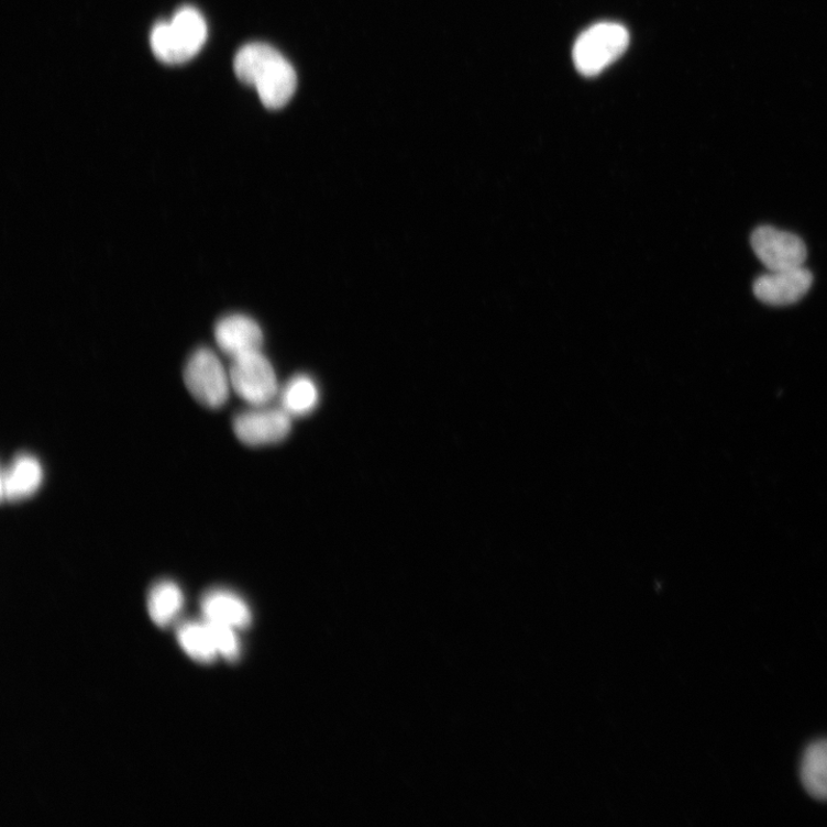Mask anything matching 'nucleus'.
I'll return each mask as SVG.
<instances>
[{"instance_id": "nucleus-11", "label": "nucleus", "mask_w": 827, "mask_h": 827, "mask_svg": "<svg viewBox=\"0 0 827 827\" xmlns=\"http://www.w3.org/2000/svg\"><path fill=\"white\" fill-rule=\"evenodd\" d=\"M201 610L207 619L218 620L235 629L251 625L249 606L235 593L227 589H211L201 599Z\"/></svg>"}, {"instance_id": "nucleus-4", "label": "nucleus", "mask_w": 827, "mask_h": 827, "mask_svg": "<svg viewBox=\"0 0 827 827\" xmlns=\"http://www.w3.org/2000/svg\"><path fill=\"white\" fill-rule=\"evenodd\" d=\"M185 382L192 397L202 406L216 409L228 401L230 375L210 349L200 348L191 354L185 368Z\"/></svg>"}, {"instance_id": "nucleus-6", "label": "nucleus", "mask_w": 827, "mask_h": 827, "mask_svg": "<svg viewBox=\"0 0 827 827\" xmlns=\"http://www.w3.org/2000/svg\"><path fill=\"white\" fill-rule=\"evenodd\" d=\"M751 245L759 261L768 271H784L804 267L807 246L792 232L771 225H761L753 231Z\"/></svg>"}, {"instance_id": "nucleus-2", "label": "nucleus", "mask_w": 827, "mask_h": 827, "mask_svg": "<svg viewBox=\"0 0 827 827\" xmlns=\"http://www.w3.org/2000/svg\"><path fill=\"white\" fill-rule=\"evenodd\" d=\"M207 38V24L201 13L189 7L179 9L169 22L154 25L150 43L155 57L169 65L192 59Z\"/></svg>"}, {"instance_id": "nucleus-10", "label": "nucleus", "mask_w": 827, "mask_h": 827, "mask_svg": "<svg viewBox=\"0 0 827 827\" xmlns=\"http://www.w3.org/2000/svg\"><path fill=\"white\" fill-rule=\"evenodd\" d=\"M43 467L32 454H19L2 470L0 495L3 501H18L37 493L43 482Z\"/></svg>"}, {"instance_id": "nucleus-16", "label": "nucleus", "mask_w": 827, "mask_h": 827, "mask_svg": "<svg viewBox=\"0 0 827 827\" xmlns=\"http://www.w3.org/2000/svg\"><path fill=\"white\" fill-rule=\"evenodd\" d=\"M205 625L210 631L218 653L228 661H236L241 650L240 641L234 631L235 628L207 618Z\"/></svg>"}, {"instance_id": "nucleus-9", "label": "nucleus", "mask_w": 827, "mask_h": 827, "mask_svg": "<svg viewBox=\"0 0 827 827\" xmlns=\"http://www.w3.org/2000/svg\"><path fill=\"white\" fill-rule=\"evenodd\" d=\"M214 334L220 350L232 359L261 351L264 343L261 326L244 315L222 318L216 326Z\"/></svg>"}, {"instance_id": "nucleus-1", "label": "nucleus", "mask_w": 827, "mask_h": 827, "mask_svg": "<svg viewBox=\"0 0 827 827\" xmlns=\"http://www.w3.org/2000/svg\"><path fill=\"white\" fill-rule=\"evenodd\" d=\"M239 79L256 89L264 106L279 110L287 106L297 89V74L279 52L265 43L243 46L234 60Z\"/></svg>"}, {"instance_id": "nucleus-15", "label": "nucleus", "mask_w": 827, "mask_h": 827, "mask_svg": "<svg viewBox=\"0 0 827 827\" xmlns=\"http://www.w3.org/2000/svg\"><path fill=\"white\" fill-rule=\"evenodd\" d=\"M177 639L186 653L200 663H212L219 654L205 622H187L177 630Z\"/></svg>"}, {"instance_id": "nucleus-14", "label": "nucleus", "mask_w": 827, "mask_h": 827, "mask_svg": "<svg viewBox=\"0 0 827 827\" xmlns=\"http://www.w3.org/2000/svg\"><path fill=\"white\" fill-rule=\"evenodd\" d=\"M801 781L811 796L827 801V740L807 748L801 763Z\"/></svg>"}, {"instance_id": "nucleus-5", "label": "nucleus", "mask_w": 827, "mask_h": 827, "mask_svg": "<svg viewBox=\"0 0 827 827\" xmlns=\"http://www.w3.org/2000/svg\"><path fill=\"white\" fill-rule=\"evenodd\" d=\"M231 389L254 407L267 406L278 394L277 377L262 351L232 359Z\"/></svg>"}, {"instance_id": "nucleus-12", "label": "nucleus", "mask_w": 827, "mask_h": 827, "mask_svg": "<svg viewBox=\"0 0 827 827\" xmlns=\"http://www.w3.org/2000/svg\"><path fill=\"white\" fill-rule=\"evenodd\" d=\"M184 604L183 589L172 581L158 582L148 593V614L153 622L161 628H167L174 622Z\"/></svg>"}, {"instance_id": "nucleus-13", "label": "nucleus", "mask_w": 827, "mask_h": 827, "mask_svg": "<svg viewBox=\"0 0 827 827\" xmlns=\"http://www.w3.org/2000/svg\"><path fill=\"white\" fill-rule=\"evenodd\" d=\"M279 399L280 407L293 418L305 417L319 405L320 392L313 378L297 375L283 387Z\"/></svg>"}, {"instance_id": "nucleus-7", "label": "nucleus", "mask_w": 827, "mask_h": 827, "mask_svg": "<svg viewBox=\"0 0 827 827\" xmlns=\"http://www.w3.org/2000/svg\"><path fill=\"white\" fill-rule=\"evenodd\" d=\"M232 428L247 446H267L280 443L293 430V417L282 407L254 409L240 412Z\"/></svg>"}, {"instance_id": "nucleus-8", "label": "nucleus", "mask_w": 827, "mask_h": 827, "mask_svg": "<svg viewBox=\"0 0 827 827\" xmlns=\"http://www.w3.org/2000/svg\"><path fill=\"white\" fill-rule=\"evenodd\" d=\"M814 276L805 267L769 271L754 282L756 297L770 306H787L803 299L812 289Z\"/></svg>"}, {"instance_id": "nucleus-3", "label": "nucleus", "mask_w": 827, "mask_h": 827, "mask_svg": "<svg viewBox=\"0 0 827 827\" xmlns=\"http://www.w3.org/2000/svg\"><path fill=\"white\" fill-rule=\"evenodd\" d=\"M629 43V32L622 24L602 22L593 25L575 43V66L585 76H596L622 56Z\"/></svg>"}]
</instances>
